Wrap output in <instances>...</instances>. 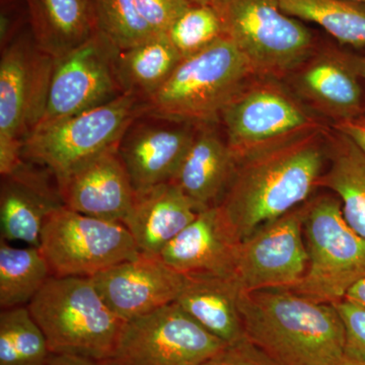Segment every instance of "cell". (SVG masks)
I'll return each mask as SVG.
<instances>
[{"mask_svg": "<svg viewBox=\"0 0 365 365\" xmlns=\"http://www.w3.org/2000/svg\"><path fill=\"white\" fill-rule=\"evenodd\" d=\"M91 279L113 313L127 322L176 302L184 275L160 257L140 253Z\"/></svg>", "mask_w": 365, "mask_h": 365, "instance_id": "cell-16", "label": "cell"}, {"mask_svg": "<svg viewBox=\"0 0 365 365\" xmlns=\"http://www.w3.org/2000/svg\"><path fill=\"white\" fill-rule=\"evenodd\" d=\"M334 306L344 325L345 359L365 364V307L346 299Z\"/></svg>", "mask_w": 365, "mask_h": 365, "instance_id": "cell-31", "label": "cell"}, {"mask_svg": "<svg viewBox=\"0 0 365 365\" xmlns=\"http://www.w3.org/2000/svg\"><path fill=\"white\" fill-rule=\"evenodd\" d=\"M288 78L295 95L332 125L365 112V86L355 66L354 52L319 42Z\"/></svg>", "mask_w": 365, "mask_h": 365, "instance_id": "cell-14", "label": "cell"}, {"mask_svg": "<svg viewBox=\"0 0 365 365\" xmlns=\"http://www.w3.org/2000/svg\"><path fill=\"white\" fill-rule=\"evenodd\" d=\"M338 365H365L364 362L354 361V360H350L345 359L342 360Z\"/></svg>", "mask_w": 365, "mask_h": 365, "instance_id": "cell-39", "label": "cell"}, {"mask_svg": "<svg viewBox=\"0 0 365 365\" xmlns=\"http://www.w3.org/2000/svg\"><path fill=\"white\" fill-rule=\"evenodd\" d=\"M26 307L52 354L97 362L111 356L125 323L108 307L90 277L51 276Z\"/></svg>", "mask_w": 365, "mask_h": 365, "instance_id": "cell-3", "label": "cell"}, {"mask_svg": "<svg viewBox=\"0 0 365 365\" xmlns=\"http://www.w3.org/2000/svg\"><path fill=\"white\" fill-rule=\"evenodd\" d=\"M355 66L365 86V53H354Z\"/></svg>", "mask_w": 365, "mask_h": 365, "instance_id": "cell-38", "label": "cell"}, {"mask_svg": "<svg viewBox=\"0 0 365 365\" xmlns=\"http://www.w3.org/2000/svg\"><path fill=\"white\" fill-rule=\"evenodd\" d=\"M58 188L67 208L110 222L123 223L135 198L117 144L81 165Z\"/></svg>", "mask_w": 365, "mask_h": 365, "instance_id": "cell-18", "label": "cell"}, {"mask_svg": "<svg viewBox=\"0 0 365 365\" xmlns=\"http://www.w3.org/2000/svg\"><path fill=\"white\" fill-rule=\"evenodd\" d=\"M97 31L118 50L128 49L158 35L134 0H91Z\"/></svg>", "mask_w": 365, "mask_h": 365, "instance_id": "cell-29", "label": "cell"}, {"mask_svg": "<svg viewBox=\"0 0 365 365\" xmlns=\"http://www.w3.org/2000/svg\"><path fill=\"white\" fill-rule=\"evenodd\" d=\"M181 60L165 34L117 51L115 71L122 93L144 102L165 85Z\"/></svg>", "mask_w": 365, "mask_h": 365, "instance_id": "cell-25", "label": "cell"}, {"mask_svg": "<svg viewBox=\"0 0 365 365\" xmlns=\"http://www.w3.org/2000/svg\"><path fill=\"white\" fill-rule=\"evenodd\" d=\"M55 58L43 51L30 26L1 48L0 175L20 165L21 148L44 114Z\"/></svg>", "mask_w": 365, "mask_h": 365, "instance_id": "cell-9", "label": "cell"}, {"mask_svg": "<svg viewBox=\"0 0 365 365\" xmlns=\"http://www.w3.org/2000/svg\"><path fill=\"white\" fill-rule=\"evenodd\" d=\"M189 1L195 4H209L210 0H189Z\"/></svg>", "mask_w": 365, "mask_h": 365, "instance_id": "cell-40", "label": "cell"}, {"mask_svg": "<svg viewBox=\"0 0 365 365\" xmlns=\"http://www.w3.org/2000/svg\"><path fill=\"white\" fill-rule=\"evenodd\" d=\"M241 292L234 278L188 274L175 302L208 332L230 344L246 336L239 309Z\"/></svg>", "mask_w": 365, "mask_h": 365, "instance_id": "cell-22", "label": "cell"}, {"mask_svg": "<svg viewBox=\"0 0 365 365\" xmlns=\"http://www.w3.org/2000/svg\"><path fill=\"white\" fill-rule=\"evenodd\" d=\"M330 131L307 134L237 163L217 205L237 242L309 200L326 170Z\"/></svg>", "mask_w": 365, "mask_h": 365, "instance_id": "cell-1", "label": "cell"}, {"mask_svg": "<svg viewBox=\"0 0 365 365\" xmlns=\"http://www.w3.org/2000/svg\"><path fill=\"white\" fill-rule=\"evenodd\" d=\"M237 163L317 131L329 130L318 116L279 79L255 76L220 116Z\"/></svg>", "mask_w": 365, "mask_h": 365, "instance_id": "cell-6", "label": "cell"}, {"mask_svg": "<svg viewBox=\"0 0 365 365\" xmlns=\"http://www.w3.org/2000/svg\"><path fill=\"white\" fill-rule=\"evenodd\" d=\"M328 169L317 186L332 191L342 203L346 222L365 240V153L339 131L328 135Z\"/></svg>", "mask_w": 365, "mask_h": 365, "instance_id": "cell-24", "label": "cell"}, {"mask_svg": "<svg viewBox=\"0 0 365 365\" xmlns=\"http://www.w3.org/2000/svg\"><path fill=\"white\" fill-rule=\"evenodd\" d=\"M218 124L198 126L172 181L202 209L220 203L237 165Z\"/></svg>", "mask_w": 365, "mask_h": 365, "instance_id": "cell-21", "label": "cell"}, {"mask_svg": "<svg viewBox=\"0 0 365 365\" xmlns=\"http://www.w3.org/2000/svg\"><path fill=\"white\" fill-rule=\"evenodd\" d=\"M344 299L365 307V278L354 283L348 290Z\"/></svg>", "mask_w": 365, "mask_h": 365, "instance_id": "cell-37", "label": "cell"}, {"mask_svg": "<svg viewBox=\"0 0 365 365\" xmlns=\"http://www.w3.org/2000/svg\"><path fill=\"white\" fill-rule=\"evenodd\" d=\"M49 170L26 162L0 184L1 241L23 242L40 248L41 234L48 216L64 206L58 185Z\"/></svg>", "mask_w": 365, "mask_h": 365, "instance_id": "cell-17", "label": "cell"}, {"mask_svg": "<svg viewBox=\"0 0 365 365\" xmlns=\"http://www.w3.org/2000/svg\"><path fill=\"white\" fill-rule=\"evenodd\" d=\"M143 113V100L120 96L95 109L36 127L24 141L21 157L49 170L59 186L83 163L116 145Z\"/></svg>", "mask_w": 365, "mask_h": 365, "instance_id": "cell-8", "label": "cell"}, {"mask_svg": "<svg viewBox=\"0 0 365 365\" xmlns=\"http://www.w3.org/2000/svg\"><path fill=\"white\" fill-rule=\"evenodd\" d=\"M40 250L51 276L93 277L140 255L123 223L76 212L62 206L48 216Z\"/></svg>", "mask_w": 365, "mask_h": 365, "instance_id": "cell-10", "label": "cell"}, {"mask_svg": "<svg viewBox=\"0 0 365 365\" xmlns=\"http://www.w3.org/2000/svg\"><path fill=\"white\" fill-rule=\"evenodd\" d=\"M255 76L227 38L181 60L165 85L143 102L145 114L200 126L220 116Z\"/></svg>", "mask_w": 365, "mask_h": 365, "instance_id": "cell-4", "label": "cell"}, {"mask_svg": "<svg viewBox=\"0 0 365 365\" xmlns=\"http://www.w3.org/2000/svg\"><path fill=\"white\" fill-rule=\"evenodd\" d=\"M198 126L157 115L136 117L117 143L135 193L176 177Z\"/></svg>", "mask_w": 365, "mask_h": 365, "instance_id": "cell-15", "label": "cell"}, {"mask_svg": "<svg viewBox=\"0 0 365 365\" xmlns=\"http://www.w3.org/2000/svg\"><path fill=\"white\" fill-rule=\"evenodd\" d=\"M118 50L101 33L55 59L40 125L95 109L124 95L118 83Z\"/></svg>", "mask_w": 365, "mask_h": 365, "instance_id": "cell-13", "label": "cell"}, {"mask_svg": "<svg viewBox=\"0 0 365 365\" xmlns=\"http://www.w3.org/2000/svg\"><path fill=\"white\" fill-rule=\"evenodd\" d=\"M47 341L26 307L0 313V365H46Z\"/></svg>", "mask_w": 365, "mask_h": 365, "instance_id": "cell-28", "label": "cell"}, {"mask_svg": "<svg viewBox=\"0 0 365 365\" xmlns=\"http://www.w3.org/2000/svg\"><path fill=\"white\" fill-rule=\"evenodd\" d=\"M334 130L339 131L356 144L365 153V112L356 118L348 121L333 124Z\"/></svg>", "mask_w": 365, "mask_h": 365, "instance_id": "cell-35", "label": "cell"}, {"mask_svg": "<svg viewBox=\"0 0 365 365\" xmlns=\"http://www.w3.org/2000/svg\"><path fill=\"white\" fill-rule=\"evenodd\" d=\"M30 26L25 0H0V44L1 48Z\"/></svg>", "mask_w": 365, "mask_h": 365, "instance_id": "cell-34", "label": "cell"}, {"mask_svg": "<svg viewBox=\"0 0 365 365\" xmlns=\"http://www.w3.org/2000/svg\"><path fill=\"white\" fill-rule=\"evenodd\" d=\"M225 345L173 302L125 322L114 352L98 364L201 365Z\"/></svg>", "mask_w": 365, "mask_h": 365, "instance_id": "cell-11", "label": "cell"}, {"mask_svg": "<svg viewBox=\"0 0 365 365\" xmlns=\"http://www.w3.org/2000/svg\"><path fill=\"white\" fill-rule=\"evenodd\" d=\"M165 35L182 59L193 56L225 38L222 21L215 9L209 4H195L173 23Z\"/></svg>", "mask_w": 365, "mask_h": 365, "instance_id": "cell-30", "label": "cell"}, {"mask_svg": "<svg viewBox=\"0 0 365 365\" xmlns=\"http://www.w3.org/2000/svg\"><path fill=\"white\" fill-rule=\"evenodd\" d=\"M245 334L280 365H338L344 325L335 306L287 288L241 292Z\"/></svg>", "mask_w": 365, "mask_h": 365, "instance_id": "cell-2", "label": "cell"}, {"mask_svg": "<svg viewBox=\"0 0 365 365\" xmlns=\"http://www.w3.org/2000/svg\"><path fill=\"white\" fill-rule=\"evenodd\" d=\"M30 28L43 51L58 59L97 31L91 0H25Z\"/></svg>", "mask_w": 365, "mask_h": 365, "instance_id": "cell-23", "label": "cell"}, {"mask_svg": "<svg viewBox=\"0 0 365 365\" xmlns=\"http://www.w3.org/2000/svg\"><path fill=\"white\" fill-rule=\"evenodd\" d=\"M46 365H102L95 360L71 354H52Z\"/></svg>", "mask_w": 365, "mask_h": 365, "instance_id": "cell-36", "label": "cell"}, {"mask_svg": "<svg viewBox=\"0 0 365 365\" xmlns=\"http://www.w3.org/2000/svg\"><path fill=\"white\" fill-rule=\"evenodd\" d=\"M51 277L40 248L14 247L0 241V307L2 309L28 306Z\"/></svg>", "mask_w": 365, "mask_h": 365, "instance_id": "cell-27", "label": "cell"}, {"mask_svg": "<svg viewBox=\"0 0 365 365\" xmlns=\"http://www.w3.org/2000/svg\"><path fill=\"white\" fill-rule=\"evenodd\" d=\"M283 13L323 28L338 44L365 48V4L352 0H276Z\"/></svg>", "mask_w": 365, "mask_h": 365, "instance_id": "cell-26", "label": "cell"}, {"mask_svg": "<svg viewBox=\"0 0 365 365\" xmlns=\"http://www.w3.org/2000/svg\"><path fill=\"white\" fill-rule=\"evenodd\" d=\"M209 6L258 78H287L319 44L313 31L283 13L276 0H210Z\"/></svg>", "mask_w": 365, "mask_h": 365, "instance_id": "cell-5", "label": "cell"}, {"mask_svg": "<svg viewBox=\"0 0 365 365\" xmlns=\"http://www.w3.org/2000/svg\"><path fill=\"white\" fill-rule=\"evenodd\" d=\"M306 203L237 244L232 278L242 292L288 288L304 275L309 260L304 237Z\"/></svg>", "mask_w": 365, "mask_h": 365, "instance_id": "cell-12", "label": "cell"}, {"mask_svg": "<svg viewBox=\"0 0 365 365\" xmlns=\"http://www.w3.org/2000/svg\"><path fill=\"white\" fill-rule=\"evenodd\" d=\"M202 210L176 182H163L135 193L123 225L141 254L158 257Z\"/></svg>", "mask_w": 365, "mask_h": 365, "instance_id": "cell-20", "label": "cell"}, {"mask_svg": "<svg viewBox=\"0 0 365 365\" xmlns=\"http://www.w3.org/2000/svg\"><path fill=\"white\" fill-rule=\"evenodd\" d=\"M352 1L360 2V4H365V0H352Z\"/></svg>", "mask_w": 365, "mask_h": 365, "instance_id": "cell-41", "label": "cell"}, {"mask_svg": "<svg viewBox=\"0 0 365 365\" xmlns=\"http://www.w3.org/2000/svg\"><path fill=\"white\" fill-rule=\"evenodd\" d=\"M237 242L218 206L203 209L188 227L163 250L160 258L182 275H234Z\"/></svg>", "mask_w": 365, "mask_h": 365, "instance_id": "cell-19", "label": "cell"}, {"mask_svg": "<svg viewBox=\"0 0 365 365\" xmlns=\"http://www.w3.org/2000/svg\"><path fill=\"white\" fill-rule=\"evenodd\" d=\"M144 21L158 34H165L190 6L189 0H134Z\"/></svg>", "mask_w": 365, "mask_h": 365, "instance_id": "cell-33", "label": "cell"}, {"mask_svg": "<svg viewBox=\"0 0 365 365\" xmlns=\"http://www.w3.org/2000/svg\"><path fill=\"white\" fill-rule=\"evenodd\" d=\"M201 365H280L247 336L227 344Z\"/></svg>", "mask_w": 365, "mask_h": 365, "instance_id": "cell-32", "label": "cell"}, {"mask_svg": "<svg viewBox=\"0 0 365 365\" xmlns=\"http://www.w3.org/2000/svg\"><path fill=\"white\" fill-rule=\"evenodd\" d=\"M304 237L306 273L287 288L300 295L334 304L365 278V240L346 222L337 196L325 194L306 203Z\"/></svg>", "mask_w": 365, "mask_h": 365, "instance_id": "cell-7", "label": "cell"}]
</instances>
